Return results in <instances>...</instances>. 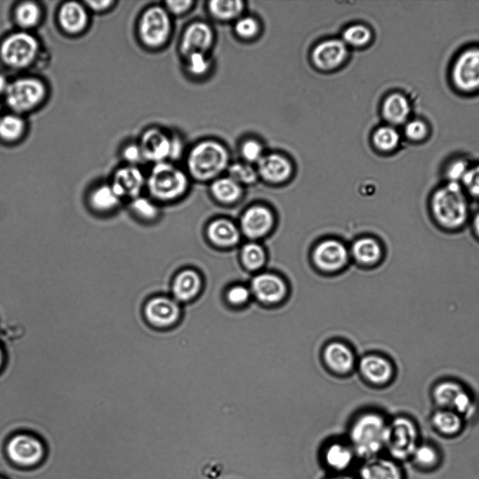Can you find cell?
<instances>
[{
	"label": "cell",
	"instance_id": "43",
	"mask_svg": "<svg viewBox=\"0 0 479 479\" xmlns=\"http://www.w3.org/2000/svg\"><path fill=\"white\" fill-rule=\"evenodd\" d=\"M258 31V22L251 16L241 15L233 22V32L237 37L242 39L253 38Z\"/></svg>",
	"mask_w": 479,
	"mask_h": 479
},
{
	"label": "cell",
	"instance_id": "9",
	"mask_svg": "<svg viewBox=\"0 0 479 479\" xmlns=\"http://www.w3.org/2000/svg\"><path fill=\"white\" fill-rule=\"evenodd\" d=\"M143 315L145 322L152 328L166 330L180 323L183 316V305L171 296L155 295L144 303Z\"/></svg>",
	"mask_w": 479,
	"mask_h": 479
},
{
	"label": "cell",
	"instance_id": "12",
	"mask_svg": "<svg viewBox=\"0 0 479 479\" xmlns=\"http://www.w3.org/2000/svg\"><path fill=\"white\" fill-rule=\"evenodd\" d=\"M39 50L37 39L32 34L15 32L2 42L0 54L4 62L13 68H23L36 58Z\"/></svg>",
	"mask_w": 479,
	"mask_h": 479
},
{
	"label": "cell",
	"instance_id": "14",
	"mask_svg": "<svg viewBox=\"0 0 479 479\" xmlns=\"http://www.w3.org/2000/svg\"><path fill=\"white\" fill-rule=\"evenodd\" d=\"M138 142L145 161L157 163L170 159L171 130L159 126H150L141 132Z\"/></svg>",
	"mask_w": 479,
	"mask_h": 479
},
{
	"label": "cell",
	"instance_id": "7",
	"mask_svg": "<svg viewBox=\"0 0 479 479\" xmlns=\"http://www.w3.org/2000/svg\"><path fill=\"white\" fill-rule=\"evenodd\" d=\"M147 184L154 198L166 201L176 199L185 193L188 179L181 169L167 161L154 163Z\"/></svg>",
	"mask_w": 479,
	"mask_h": 479
},
{
	"label": "cell",
	"instance_id": "53",
	"mask_svg": "<svg viewBox=\"0 0 479 479\" xmlns=\"http://www.w3.org/2000/svg\"><path fill=\"white\" fill-rule=\"evenodd\" d=\"M469 223L474 236L479 240V208L471 215Z\"/></svg>",
	"mask_w": 479,
	"mask_h": 479
},
{
	"label": "cell",
	"instance_id": "52",
	"mask_svg": "<svg viewBox=\"0 0 479 479\" xmlns=\"http://www.w3.org/2000/svg\"><path fill=\"white\" fill-rule=\"evenodd\" d=\"M118 4L114 0H103V1H87L86 6L91 11L97 13H105L112 11Z\"/></svg>",
	"mask_w": 479,
	"mask_h": 479
},
{
	"label": "cell",
	"instance_id": "57",
	"mask_svg": "<svg viewBox=\"0 0 479 479\" xmlns=\"http://www.w3.org/2000/svg\"><path fill=\"white\" fill-rule=\"evenodd\" d=\"M0 479H5V478L0 477Z\"/></svg>",
	"mask_w": 479,
	"mask_h": 479
},
{
	"label": "cell",
	"instance_id": "25",
	"mask_svg": "<svg viewBox=\"0 0 479 479\" xmlns=\"http://www.w3.org/2000/svg\"><path fill=\"white\" fill-rule=\"evenodd\" d=\"M355 457V453L348 441H332L323 451V459L326 466L340 473L350 466Z\"/></svg>",
	"mask_w": 479,
	"mask_h": 479
},
{
	"label": "cell",
	"instance_id": "17",
	"mask_svg": "<svg viewBox=\"0 0 479 479\" xmlns=\"http://www.w3.org/2000/svg\"><path fill=\"white\" fill-rule=\"evenodd\" d=\"M251 295L265 305H275L282 302L287 294L284 282L272 274H261L251 281Z\"/></svg>",
	"mask_w": 479,
	"mask_h": 479
},
{
	"label": "cell",
	"instance_id": "5",
	"mask_svg": "<svg viewBox=\"0 0 479 479\" xmlns=\"http://www.w3.org/2000/svg\"><path fill=\"white\" fill-rule=\"evenodd\" d=\"M430 398L435 408L448 409L461 416L467 422L479 413V401L473 391L454 377H442L431 386Z\"/></svg>",
	"mask_w": 479,
	"mask_h": 479
},
{
	"label": "cell",
	"instance_id": "15",
	"mask_svg": "<svg viewBox=\"0 0 479 479\" xmlns=\"http://www.w3.org/2000/svg\"><path fill=\"white\" fill-rule=\"evenodd\" d=\"M322 359L328 370L339 376L350 374L356 368L358 360L353 348L338 339L328 342L324 346Z\"/></svg>",
	"mask_w": 479,
	"mask_h": 479
},
{
	"label": "cell",
	"instance_id": "35",
	"mask_svg": "<svg viewBox=\"0 0 479 479\" xmlns=\"http://www.w3.org/2000/svg\"><path fill=\"white\" fill-rule=\"evenodd\" d=\"M411 458L418 467L430 469L438 464L440 454L433 445L428 443H419L414 450Z\"/></svg>",
	"mask_w": 479,
	"mask_h": 479
},
{
	"label": "cell",
	"instance_id": "44",
	"mask_svg": "<svg viewBox=\"0 0 479 479\" xmlns=\"http://www.w3.org/2000/svg\"><path fill=\"white\" fill-rule=\"evenodd\" d=\"M345 42L352 46H363L368 43L371 39L369 29L360 25H353L348 27L343 34Z\"/></svg>",
	"mask_w": 479,
	"mask_h": 479
},
{
	"label": "cell",
	"instance_id": "36",
	"mask_svg": "<svg viewBox=\"0 0 479 479\" xmlns=\"http://www.w3.org/2000/svg\"><path fill=\"white\" fill-rule=\"evenodd\" d=\"M25 123L18 115L7 114L0 117V138L6 142H14L21 137Z\"/></svg>",
	"mask_w": 479,
	"mask_h": 479
},
{
	"label": "cell",
	"instance_id": "13",
	"mask_svg": "<svg viewBox=\"0 0 479 479\" xmlns=\"http://www.w3.org/2000/svg\"><path fill=\"white\" fill-rule=\"evenodd\" d=\"M43 442L29 433H18L12 436L6 445L9 460L18 466L30 468L39 464L45 455Z\"/></svg>",
	"mask_w": 479,
	"mask_h": 479
},
{
	"label": "cell",
	"instance_id": "41",
	"mask_svg": "<svg viewBox=\"0 0 479 479\" xmlns=\"http://www.w3.org/2000/svg\"><path fill=\"white\" fill-rule=\"evenodd\" d=\"M242 260L244 266L251 270L261 267L265 261V253L257 244L245 245L242 250Z\"/></svg>",
	"mask_w": 479,
	"mask_h": 479
},
{
	"label": "cell",
	"instance_id": "20",
	"mask_svg": "<svg viewBox=\"0 0 479 479\" xmlns=\"http://www.w3.org/2000/svg\"><path fill=\"white\" fill-rule=\"evenodd\" d=\"M347 55L344 41L329 39L319 43L312 55L315 65L322 69H331L343 62Z\"/></svg>",
	"mask_w": 479,
	"mask_h": 479
},
{
	"label": "cell",
	"instance_id": "11",
	"mask_svg": "<svg viewBox=\"0 0 479 479\" xmlns=\"http://www.w3.org/2000/svg\"><path fill=\"white\" fill-rule=\"evenodd\" d=\"M44 83L32 77L19 78L9 83L4 93L8 107L15 112H25L37 107L44 99Z\"/></svg>",
	"mask_w": 479,
	"mask_h": 479
},
{
	"label": "cell",
	"instance_id": "10",
	"mask_svg": "<svg viewBox=\"0 0 479 479\" xmlns=\"http://www.w3.org/2000/svg\"><path fill=\"white\" fill-rule=\"evenodd\" d=\"M356 368L366 383L375 388H386L393 384L397 377L395 362L387 355L369 352L358 360Z\"/></svg>",
	"mask_w": 479,
	"mask_h": 479
},
{
	"label": "cell",
	"instance_id": "46",
	"mask_svg": "<svg viewBox=\"0 0 479 479\" xmlns=\"http://www.w3.org/2000/svg\"><path fill=\"white\" fill-rule=\"evenodd\" d=\"M230 177L237 183L249 184L256 179L255 170L249 165L235 163L228 166Z\"/></svg>",
	"mask_w": 479,
	"mask_h": 479
},
{
	"label": "cell",
	"instance_id": "8",
	"mask_svg": "<svg viewBox=\"0 0 479 479\" xmlns=\"http://www.w3.org/2000/svg\"><path fill=\"white\" fill-rule=\"evenodd\" d=\"M217 40L216 31L206 20L195 19L183 29L177 43L181 59L194 53H212Z\"/></svg>",
	"mask_w": 479,
	"mask_h": 479
},
{
	"label": "cell",
	"instance_id": "16",
	"mask_svg": "<svg viewBox=\"0 0 479 479\" xmlns=\"http://www.w3.org/2000/svg\"><path fill=\"white\" fill-rule=\"evenodd\" d=\"M452 79L462 90L479 88V48H471L461 53L453 66Z\"/></svg>",
	"mask_w": 479,
	"mask_h": 479
},
{
	"label": "cell",
	"instance_id": "34",
	"mask_svg": "<svg viewBox=\"0 0 479 479\" xmlns=\"http://www.w3.org/2000/svg\"><path fill=\"white\" fill-rule=\"evenodd\" d=\"M353 253L360 262L370 264L379 259L382 254V249L376 240L371 238H364L354 243Z\"/></svg>",
	"mask_w": 479,
	"mask_h": 479
},
{
	"label": "cell",
	"instance_id": "33",
	"mask_svg": "<svg viewBox=\"0 0 479 479\" xmlns=\"http://www.w3.org/2000/svg\"><path fill=\"white\" fill-rule=\"evenodd\" d=\"M211 191L216 199L225 203L237 201L241 195L240 184L230 177L216 179Z\"/></svg>",
	"mask_w": 479,
	"mask_h": 479
},
{
	"label": "cell",
	"instance_id": "45",
	"mask_svg": "<svg viewBox=\"0 0 479 479\" xmlns=\"http://www.w3.org/2000/svg\"><path fill=\"white\" fill-rule=\"evenodd\" d=\"M162 4L170 15L175 19L190 13L195 9L197 1L195 0H166Z\"/></svg>",
	"mask_w": 479,
	"mask_h": 479
},
{
	"label": "cell",
	"instance_id": "29",
	"mask_svg": "<svg viewBox=\"0 0 479 479\" xmlns=\"http://www.w3.org/2000/svg\"><path fill=\"white\" fill-rule=\"evenodd\" d=\"M206 232L211 243L223 248L235 245L240 238L237 227L225 219H218L211 222L207 227Z\"/></svg>",
	"mask_w": 479,
	"mask_h": 479
},
{
	"label": "cell",
	"instance_id": "3",
	"mask_svg": "<svg viewBox=\"0 0 479 479\" xmlns=\"http://www.w3.org/2000/svg\"><path fill=\"white\" fill-rule=\"evenodd\" d=\"M173 20L162 4L145 6L135 25V35L139 45L152 53L165 49L173 38Z\"/></svg>",
	"mask_w": 479,
	"mask_h": 479
},
{
	"label": "cell",
	"instance_id": "40",
	"mask_svg": "<svg viewBox=\"0 0 479 479\" xmlns=\"http://www.w3.org/2000/svg\"><path fill=\"white\" fill-rule=\"evenodd\" d=\"M471 164L461 157L450 160L442 169L443 181L461 184Z\"/></svg>",
	"mask_w": 479,
	"mask_h": 479
},
{
	"label": "cell",
	"instance_id": "54",
	"mask_svg": "<svg viewBox=\"0 0 479 479\" xmlns=\"http://www.w3.org/2000/svg\"><path fill=\"white\" fill-rule=\"evenodd\" d=\"M9 83L2 74H0V93H5Z\"/></svg>",
	"mask_w": 479,
	"mask_h": 479
},
{
	"label": "cell",
	"instance_id": "21",
	"mask_svg": "<svg viewBox=\"0 0 479 479\" xmlns=\"http://www.w3.org/2000/svg\"><path fill=\"white\" fill-rule=\"evenodd\" d=\"M429 423L439 435L453 438L461 433L468 422L453 410L434 408L430 414Z\"/></svg>",
	"mask_w": 479,
	"mask_h": 479
},
{
	"label": "cell",
	"instance_id": "47",
	"mask_svg": "<svg viewBox=\"0 0 479 479\" xmlns=\"http://www.w3.org/2000/svg\"><path fill=\"white\" fill-rule=\"evenodd\" d=\"M131 209L138 217L146 220H152L158 215L157 206L148 199L140 196L133 199Z\"/></svg>",
	"mask_w": 479,
	"mask_h": 479
},
{
	"label": "cell",
	"instance_id": "50",
	"mask_svg": "<svg viewBox=\"0 0 479 479\" xmlns=\"http://www.w3.org/2000/svg\"><path fill=\"white\" fill-rule=\"evenodd\" d=\"M240 151L243 158L249 162H258L262 157V147L254 140H247L243 142Z\"/></svg>",
	"mask_w": 479,
	"mask_h": 479
},
{
	"label": "cell",
	"instance_id": "55",
	"mask_svg": "<svg viewBox=\"0 0 479 479\" xmlns=\"http://www.w3.org/2000/svg\"><path fill=\"white\" fill-rule=\"evenodd\" d=\"M328 479H355V478L353 477L348 475V474L339 473L338 475H335L331 478H329Z\"/></svg>",
	"mask_w": 479,
	"mask_h": 479
},
{
	"label": "cell",
	"instance_id": "38",
	"mask_svg": "<svg viewBox=\"0 0 479 479\" xmlns=\"http://www.w3.org/2000/svg\"><path fill=\"white\" fill-rule=\"evenodd\" d=\"M373 142L379 150L391 151L394 150L398 145L400 135L393 126H382L375 131L373 136Z\"/></svg>",
	"mask_w": 479,
	"mask_h": 479
},
{
	"label": "cell",
	"instance_id": "19",
	"mask_svg": "<svg viewBox=\"0 0 479 479\" xmlns=\"http://www.w3.org/2000/svg\"><path fill=\"white\" fill-rule=\"evenodd\" d=\"M144 183L140 170L136 166L127 165L116 171L110 185L120 199L123 197L133 199L139 196Z\"/></svg>",
	"mask_w": 479,
	"mask_h": 479
},
{
	"label": "cell",
	"instance_id": "18",
	"mask_svg": "<svg viewBox=\"0 0 479 479\" xmlns=\"http://www.w3.org/2000/svg\"><path fill=\"white\" fill-rule=\"evenodd\" d=\"M202 288L201 276L195 271L183 270L172 282L171 297L181 305L188 304L199 297Z\"/></svg>",
	"mask_w": 479,
	"mask_h": 479
},
{
	"label": "cell",
	"instance_id": "28",
	"mask_svg": "<svg viewBox=\"0 0 479 479\" xmlns=\"http://www.w3.org/2000/svg\"><path fill=\"white\" fill-rule=\"evenodd\" d=\"M244 8V3L240 0H210L205 4L209 18L217 23L234 22Z\"/></svg>",
	"mask_w": 479,
	"mask_h": 479
},
{
	"label": "cell",
	"instance_id": "1",
	"mask_svg": "<svg viewBox=\"0 0 479 479\" xmlns=\"http://www.w3.org/2000/svg\"><path fill=\"white\" fill-rule=\"evenodd\" d=\"M469 200L460 184L442 181L428 198L431 219L442 230L450 232L461 230L469 222L471 216Z\"/></svg>",
	"mask_w": 479,
	"mask_h": 479
},
{
	"label": "cell",
	"instance_id": "30",
	"mask_svg": "<svg viewBox=\"0 0 479 479\" xmlns=\"http://www.w3.org/2000/svg\"><path fill=\"white\" fill-rule=\"evenodd\" d=\"M258 163L261 175L268 181L281 182L288 177L291 173L289 161L277 154L262 156Z\"/></svg>",
	"mask_w": 479,
	"mask_h": 479
},
{
	"label": "cell",
	"instance_id": "27",
	"mask_svg": "<svg viewBox=\"0 0 479 479\" xmlns=\"http://www.w3.org/2000/svg\"><path fill=\"white\" fill-rule=\"evenodd\" d=\"M58 20L62 28L69 33H79L88 25V15L86 8L75 1L64 4L58 13Z\"/></svg>",
	"mask_w": 479,
	"mask_h": 479
},
{
	"label": "cell",
	"instance_id": "37",
	"mask_svg": "<svg viewBox=\"0 0 479 479\" xmlns=\"http://www.w3.org/2000/svg\"><path fill=\"white\" fill-rule=\"evenodd\" d=\"M14 15L20 27L28 29L37 25L41 18V10L35 3L25 1L16 7Z\"/></svg>",
	"mask_w": 479,
	"mask_h": 479
},
{
	"label": "cell",
	"instance_id": "39",
	"mask_svg": "<svg viewBox=\"0 0 479 479\" xmlns=\"http://www.w3.org/2000/svg\"><path fill=\"white\" fill-rule=\"evenodd\" d=\"M251 296L250 289L237 285L230 287L224 292L223 298L228 307L234 310H240L249 302Z\"/></svg>",
	"mask_w": 479,
	"mask_h": 479
},
{
	"label": "cell",
	"instance_id": "49",
	"mask_svg": "<svg viewBox=\"0 0 479 479\" xmlns=\"http://www.w3.org/2000/svg\"><path fill=\"white\" fill-rule=\"evenodd\" d=\"M405 134L412 141H420L424 139L428 133L426 124L419 119H414L405 123Z\"/></svg>",
	"mask_w": 479,
	"mask_h": 479
},
{
	"label": "cell",
	"instance_id": "6",
	"mask_svg": "<svg viewBox=\"0 0 479 479\" xmlns=\"http://www.w3.org/2000/svg\"><path fill=\"white\" fill-rule=\"evenodd\" d=\"M419 426L411 415L399 413L389 417L385 450L391 459L405 460L411 457L419 443Z\"/></svg>",
	"mask_w": 479,
	"mask_h": 479
},
{
	"label": "cell",
	"instance_id": "24",
	"mask_svg": "<svg viewBox=\"0 0 479 479\" xmlns=\"http://www.w3.org/2000/svg\"><path fill=\"white\" fill-rule=\"evenodd\" d=\"M181 60L183 74L194 81L206 80L215 69L212 53H194Z\"/></svg>",
	"mask_w": 479,
	"mask_h": 479
},
{
	"label": "cell",
	"instance_id": "4",
	"mask_svg": "<svg viewBox=\"0 0 479 479\" xmlns=\"http://www.w3.org/2000/svg\"><path fill=\"white\" fill-rule=\"evenodd\" d=\"M229 151L225 144L214 137L196 141L189 149L186 165L190 174L197 180L216 178L228 168Z\"/></svg>",
	"mask_w": 479,
	"mask_h": 479
},
{
	"label": "cell",
	"instance_id": "22",
	"mask_svg": "<svg viewBox=\"0 0 479 479\" xmlns=\"http://www.w3.org/2000/svg\"><path fill=\"white\" fill-rule=\"evenodd\" d=\"M359 476L360 479H404L395 460L378 456L365 460L360 468Z\"/></svg>",
	"mask_w": 479,
	"mask_h": 479
},
{
	"label": "cell",
	"instance_id": "32",
	"mask_svg": "<svg viewBox=\"0 0 479 479\" xmlns=\"http://www.w3.org/2000/svg\"><path fill=\"white\" fill-rule=\"evenodd\" d=\"M382 112L384 118L391 124L398 125L406 122L410 114V105L407 99L400 93L388 96L383 102Z\"/></svg>",
	"mask_w": 479,
	"mask_h": 479
},
{
	"label": "cell",
	"instance_id": "23",
	"mask_svg": "<svg viewBox=\"0 0 479 479\" xmlns=\"http://www.w3.org/2000/svg\"><path fill=\"white\" fill-rule=\"evenodd\" d=\"M313 257L320 268L327 271L336 270L346 262L347 251L341 243L329 240L317 246Z\"/></svg>",
	"mask_w": 479,
	"mask_h": 479
},
{
	"label": "cell",
	"instance_id": "42",
	"mask_svg": "<svg viewBox=\"0 0 479 479\" xmlns=\"http://www.w3.org/2000/svg\"><path fill=\"white\" fill-rule=\"evenodd\" d=\"M460 184L470 198L479 200V163L471 164Z\"/></svg>",
	"mask_w": 479,
	"mask_h": 479
},
{
	"label": "cell",
	"instance_id": "31",
	"mask_svg": "<svg viewBox=\"0 0 479 479\" xmlns=\"http://www.w3.org/2000/svg\"><path fill=\"white\" fill-rule=\"evenodd\" d=\"M89 208L96 212H106L117 206L120 198L116 194L110 184H100L94 187L86 197Z\"/></svg>",
	"mask_w": 479,
	"mask_h": 479
},
{
	"label": "cell",
	"instance_id": "26",
	"mask_svg": "<svg viewBox=\"0 0 479 479\" xmlns=\"http://www.w3.org/2000/svg\"><path fill=\"white\" fill-rule=\"evenodd\" d=\"M273 224L270 212L264 207L255 206L247 210L241 219V227L249 238H258L266 234Z\"/></svg>",
	"mask_w": 479,
	"mask_h": 479
},
{
	"label": "cell",
	"instance_id": "56",
	"mask_svg": "<svg viewBox=\"0 0 479 479\" xmlns=\"http://www.w3.org/2000/svg\"><path fill=\"white\" fill-rule=\"evenodd\" d=\"M5 354L4 350L0 347V371L3 369L5 365Z\"/></svg>",
	"mask_w": 479,
	"mask_h": 479
},
{
	"label": "cell",
	"instance_id": "2",
	"mask_svg": "<svg viewBox=\"0 0 479 479\" xmlns=\"http://www.w3.org/2000/svg\"><path fill=\"white\" fill-rule=\"evenodd\" d=\"M389 417L377 410L357 414L348 429V442L356 457L365 460L377 457L385 450Z\"/></svg>",
	"mask_w": 479,
	"mask_h": 479
},
{
	"label": "cell",
	"instance_id": "48",
	"mask_svg": "<svg viewBox=\"0 0 479 479\" xmlns=\"http://www.w3.org/2000/svg\"><path fill=\"white\" fill-rule=\"evenodd\" d=\"M122 158L131 166L145 161L140 146L137 141L126 142L121 149Z\"/></svg>",
	"mask_w": 479,
	"mask_h": 479
},
{
	"label": "cell",
	"instance_id": "51",
	"mask_svg": "<svg viewBox=\"0 0 479 479\" xmlns=\"http://www.w3.org/2000/svg\"><path fill=\"white\" fill-rule=\"evenodd\" d=\"M171 160L179 158L184 152L185 140L183 135L176 130H171Z\"/></svg>",
	"mask_w": 479,
	"mask_h": 479
}]
</instances>
